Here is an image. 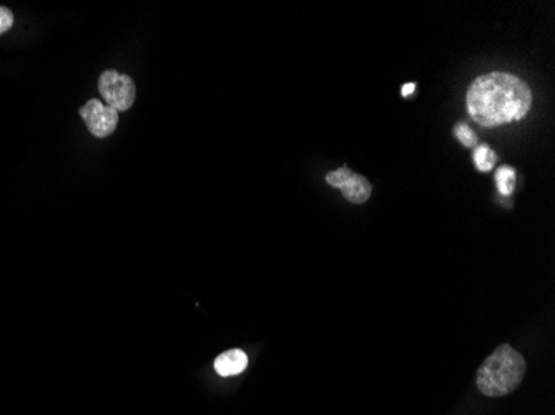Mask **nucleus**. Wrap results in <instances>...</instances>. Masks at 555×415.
I'll use <instances>...</instances> for the list:
<instances>
[{
	"label": "nucleus",
	"instance_id": "3",
	"mask_svg": "<svg viewBox=\"0 0 555 415\" xmlns=\"http://www.w3.org/2000/svg\"><path fill=\"white\" fill-rule=\"evenodd\" d=\"M99 92L107 100V105L117 111H127L135 103V82L117 70H105L100 75Z\"/></svg>",
	"mask_w": 555,
	"mask_h": 415
},
{
	"label": "nucleus",
	"instance_id": "7",
	"mask_svg": "<svg viewBox=\"0 0 555 415\" xmlns=\"http://www.w3.org/2000/svg\"><path fill=\"white\" fill-rule=\"evenodd\" d=\"M495 183L502 195H510L516 186V170L510 167H502L495 173Z\"/></svg>",
	"mask_w": 555,
	"mask_h": 415
},
{
	"label": "nucleus",
	"instance_id": "8",
	"mask_svg": "<svg viewBox=\"0 0 555 415\" xmlns=\"http://www.w3.org/2000/svg\"><path fill=\"white\" fill-rule=\"evenodd\" d=\"M474 161H476V168L479 171L493 170L494 163H495V153L489 147L482 145L476 150L474 153Z\"/></svg>",
	"mask_w": 555,
	"mask_h": 415
},
{
	"label": "nucleus",
	"instance_id": "10",
	"mask_svg": "<svg viewBox=\"0 0 555 415\" xmlns=\"http://www.w3.org/2000/svg\"><path fill=\"white\" fill-rule=\"evenodd\" d=\"M13 13L7 7L0 5V36H4L5 32H9L13 25Z\"/></svg>",
	"mask_w": 555,
	"mask_h": 415
},
{
	"label": "nucleus",
	"instance_id": "1",
	"mask_svg": "<svg viewBox=\"0 0 555 415\" xmlns=\"http://www.w3.org/2000/svg\"><path fill=\"white\" fill-rule=\"evenodd\" d=\"M532 105L529 85L518 77L493 72L476 78L468 92L470 118L482 126L522 120Z\"/></svg>",
	"mask_w": 555,
	"mask_h": 415
},
{
	"label": "nucleus",
	"instance_id": "5",
	"mask_svg": "<svg viewBox=\"0 0 555 415\" xmlns=\"http://www.w3.org/2000/svg\"><path fill=\"white\" fill-rule=\"evenodd\" d=\"M326 182L334 188H339L346 199L356 205L368 201L372 191L370 182L363 175H356L349 168H339L328 173Z\"/></svg>",
	"mask_w": 555,
	"mask_h": 415
},
{
	"label": "nucleus",
	"instance_id": "4",
	"mask_svg": "<svg viewBox=\"0 0 555 415\" xmlns=\"http://www.w3.org/2000/svg\"><path fill=\"white\" fill-rule=\"evenodd\" d=\"M78 113L84 118L88 132L97 138L110 136L118 125V111L100 102L99 98L88 100Z\"/></svg>",
	"mask_w": 555,
	"mask_h": 415
},
{
	"label": "nucleus",
	"instance_id": "11",
	"mask_svg": "<svg viewBox=\"0 0 555 415\" xmlns=\"http://www.w3.org/2000/svg\"><path fill=\"white\" fill-rule=\"evenodd\" d=\"M414 90H416L414 84H406L403 86V97H409L411 94H414Z\"/></svg>",
	"mask_w": 555,
	"mask_h": 415
},
{
	"label": "nucleus",
	"instance_id": "2",
	"mask_svg": "<svg viewBox=\"0 0 555 415\" xmlns=\"http://www.w3.org/2000/svg\"><path fill=\"white\" fill-rule=\"evenodd\" d=\"M526 374V361L509 344L499 346L477 370V387L487 397L516 391Z\"/></svg>",
	"mask_w": 555,
	"mask_h": 415
},
{
	"label": "nucleus",
	"instance_id": "6",
	"mask_svg": "<svg viewBox=\"0 0 555 415\" xmlns=\"http://www.w3.org/2000/svg\"><path fill=\"white\" fill-rule=\"evenodd\" d=\"M248 366V355L240 349H230L215 359V370L222 378L241 374Z\"/></svg>",
	"mask_w": 555,
	"mask_h": 415
},
{
	"label": "nucleus",
	"instance_id": "9",
	"mask_svg": "<svg viewBox=\"0 0 555 415\" xmlns=\"http://www.w3.org/2000/svg\"><path fill=\"white\" fill-rule=\"evenodd\" d=\"M456 136L464 147H474V145L477 143L476 134L470 130L468 125H462V123H461V125H457Z\"/></svg>",
	"mask_w": 555,
	"mask_h": 415
}]
</instances>
